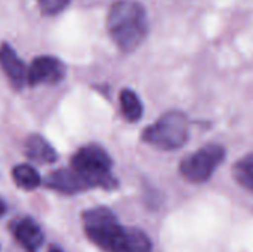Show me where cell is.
Masks as SVG:
<instances>
[{"mask_svg": "<svg viewBox=\"0 0 253 252\" xmlns=\"http://www.w3.org/2000/svg\"><path fill=\"white\" fill-rule=\"evenodd\" d=\"M225 159V149L218 144H208L185 157L179 165L181 175L193 184L206 183Z\"/></svg>", "mask_w": 253, "mask_h": 252, "instance_id": "5b68a950", "label": "cell"}, {"mask_svg": "<svg viewBox=\"0 0 253 252\" xmlns=\"http://www.w3.org/2000/svg\"><path fill=\"white\" fill-rule=\"evenodd\" d=\"M107 27L114 43L122 50L132 52L147 37V12L144 6L135 0H117L110 7Z\"/></svg>", "mask_w": 253, "mask_h": 252, "instance_id": "7a4b0ae2", "label": "cell"}, {"mask_svg": "<svg viewBox=\"0 0 253 252\" xmlns=\"http://www.w3.org/2000/svg\"><path fill=\"white\" fill-rule=\"evenodd\" d=\"M24 151L28 159L37 163H53L58 159V154L55 149L49 144L47 140H44L39 134H33L25 140Z\"/></svg>", "mask_w": 253, "mask_h": 252, "instance_id": "9c48e42d", "label": "cell"}, {"mask_svg": "<svg viewBox=\"0 0 253 252\" xmlns=\"http://www.w3.org/2000/svg\"><path fill=\"white\" fill-rule=\"evenodd\" d=\"M233 177L239 186L253 193V153L236 162L233 168Z\"/></svg>", "mask_w": 253, "mask_h": 252, "instance_id": "4fadbf2b", "label": "cell"}, {"mask_svg": "<svg viewBox=\"0 0 253 252\" xmlns=\"http://www.w3.org/2000/svg\"><path fill=\"white\" fill-rule=\"evenodd\" d=\"M122 114L127 122H138L142 117L144 107L139 97L132 89H123L120 94Z\"/></svg>", "mask_w": 253, "mask_h": 252, "instance_id": "8fae6325", "label": "cell"}, {"mask_svg": "<svg viewBox=\"0 0 253 252\" xmlns=\"http://www.w3.org/2000/svg\"><path fill=\"white\" fill-rule=\"evenodd\" d=\"M12 178H13L15 184H16L19 189L27 190V192L37 189V187L40 186V183H42V178H40L39 172H37L33 166L25 165V163L16 165V166L13 168V171H12Z\"/></svg>", "mask_w": 253, "mask_h": 252, "instance_id": "7c38bea8", "label": "cell"}, {"mask_svg": "<svg viewBox=\"0 0 253 252\" xmlns=\"http://www.w3.org/2000/svg\"><path fill=\"white\" fill-rule=\"evenodd\" d=\"M65 76V65L61 59L53 56H37L33 59L28 67L27 83L31 86H37L42 83L55 85L61 82Z\"/></svg>", "mask_w": 253, "mask_h": 252, "instance_id": "8992f818", "label": "cell"}, {"mask_svg": "<svg viewBox=\"0 0 253 252\" xmlns=\"http://www.w3.org/2000/svg\"><path fill=\"white\" fill-rule=\"evenodd\" d=\"M49 252H61V251H59V250H56V248H52Z\"/></svg>", "mask_w": 253, "mask_h": 252, "instance_id": "2e32d148", "label": "cell"}, {"mask_svg": "<svg viewBox=\"0 0 253 252\" xmlns=\"http://www.w3.org/2000/svg\"><path fill=\"white\" fill-rule=\"evenodd\" d=\"M6 212V206H4V203L0 201V217H3V214Z\"/></svg>", "mask_w": 253, "mask_h": 252, "instance_id": "9a60e30c", "label": "cell"}, {"mask_svg": "<svg viewBox=\"0 0 253 252\" xmlns=\"http://www.w3.org/2000/svg\"><path fill=\"white\" fill-rule=\"evenodd\" d=\"M188 119L181 111H168L156 123L145 128L142 140L160 150H178L188 141Z\"/></svg>", "mask_w": 253, "mask_h": 252, "instance_id": "3957f363", "label": "cell"}, {"mask_svg": "<svg viewBox=\"0 0 253 252\" xmlns=\"http://www.w3.org/2000/svg\"><path fill=\"white\" fill-rule=\"evenodd\" d=\"M71 0H37L40 10L44 15H56L62 12Z\"/></svg>", "mask_w": 253, "mask_h": 252, "instance_id": "5bb4252c", "label": "cell"}, {"mask_svg": "<svg viewBox=\"0 0 253 252\" xmlns=\"http://www.w3.org/2000/svg\"><path fill=\"white\" fill-rule=\"evenodd\" d=\"M73 169L82 174L90 184V187H102V189H114L117 186L116 178L111 175V157L108 153L96 146L89 144L82 147L71 160Z\"/></svg>", "mask_w": 253, "mask_h": 252, "instance_id": "277c9868", "label": "cell"}, {"mask_svg": "<svg viewBox=\"0 0 253 252\" xmlns=\"http://www.w3.org/2000/svg\"><path fill=\"white\" fill-rule=\"evenodd\" d=\"M46 187L62 195H76L90 189V184L76 169H58L46 178Z\"/></svg>", "mask_w": 253, "mask_h": 252, "instance_id": "52a82bcc", "label": "cell"}, {"mask_svg": "<svg viewBox=\"0 0 253 252\" xmlns=\"http://www.w3.org/2000/svg\"><path fill=\"white\" fill-rule=\"evenodd\" d=\"M13 235L16 238V241L27 250L30 251H34L37 250L43 241H44V236H43V232L42 229L39 227V224H36L33 220L30 218H24L21 220L16 226H15V230H13Z\"/></svg>", "mask_w": 253, "mask_h": 252, "instance_id": "30bf717a", "label": "cell"}, {"mask_svg": "<svg viewBox=\"0 0 253 252\" xmlns=\"http://www.w3.org/2000/svg\"><path fill=\"white\" fill-rule=\"evenodd\" d=\"M0 67L15 88H22L24 83H27L28 68L7 43H1L0 46Z\"/></svg>", "mask_w": 253, "mask_h": 252, "instance_id": "ba28073f", "label": "cell"}, {"mask_svg": "<svg viewBox=\"0 0 253 252\" xmlns=\"http://www.w3.org/2000/svg\"><path fill=\"white\" fill-rule=\"evenodd\" d=\"M87 239L104 252H151L150 238L139 229L122 227L116 215L104 206L83 214Z\"/></svg>", "mask_w": 253, "mask_h": 252, "instance_id": "6da1fadb", "label": "cell"}]
</instances>
